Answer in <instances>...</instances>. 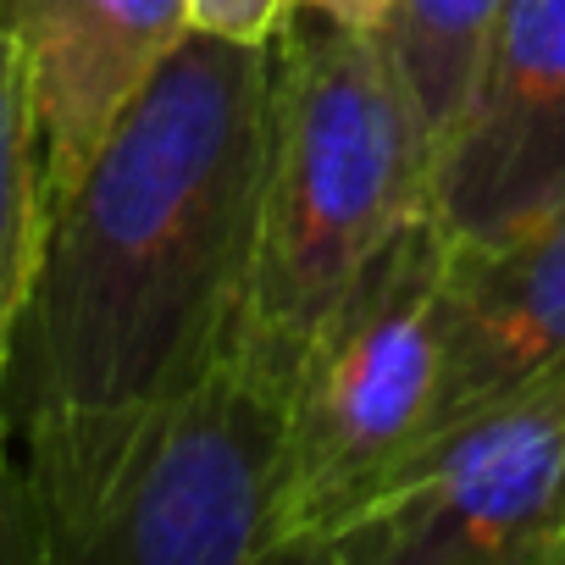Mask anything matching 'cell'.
Instances as JSON below:
<instances>
[{
    "mask_svg": "<svg viewBox=\"0 0 565 565\" xmlns=\"http://www.w3.org/2000/svg\"><path fill=\"white\" fill-rule=\"evenodd\" d=\"M45 244V150L18 34L0 18V466L12 460V350Z\"/></svg>",
    "mask_w": 565,
    "mask_h": 565,
    "instance_id": "9c48e42d",
    "label": "cell"
},
{
    "mask_svg": "<svg viewBox=\"0 0 565 565\" xmlns=\"http://www.w3.org/2000/svg\"><path fill=\"white\" fill-rule=\"evenodd\" d=\"M433 194V139L377 34L282 12L271 29L249 344L289 372L344 282Z\"/></svg>",
    "mask_w": 565,
    "mask_h": 565,
    "instance_id": "7a4b0ae2",
    "label": "cell"
},
{
    "mask_svg": "<svg viewBox=\"0 0 565 565\" xmlns=\"http://www.w3.org/2000/svg\"><path fill=\"white\" fill-rule=\"evenodd\" d=\"M554 372H565V200L515 233L449 244L427 438Z\"/></svg>",
    "mask_w": 565,
    "mask_h": 565,
    "instance_id": "52a82bcc",
    "label": "cell"
},
{
    "mask_svg": "<svg viewBox=\"0 0 565 565\" xmlns=\"http://www.w3.org/2000/svg\"><path fill=\"white\" fill-rule=\"evenodd\" d=\"M444 260V227L405 222L311 328L289 388V543L277 565H295L427 444Z\"/></svg>",
    "mask_w": 565,
    "mask_h": 565,
    "instance_id": "3957f363",
    "label": "cell"
},
{
    "mask_svg": "<svg viewBox=\"0 0 565 565\" xmlns=\"http://www.w3.org/2000/svg\"><path fill=\"white\" fill-rule=\"evenodd\" d=\"M295 12H311V18H328L339 29H355V34H383L394 0H289Z\"/></svg>",
    "mask_w": 565,
    "mask_h": 565,
    "instance_id": "4fadbf2b",
    "label": "cell"
},
{
    "mask_svg": "<svg viewBox=\"0 0 565 565\" xmlns=\"http://www.w3.org/2000/svg\"><path fill=\"white\" fill-rule=\"evenodd\" d=\"M493 12H499V0H394V12L377 34L422 111L433 156L466 106Z\"/></svg>",
    "mask_w": 565,
    "mask_h": 565,
    "instance_id": "30bf717a",
    "label": "cell"
},
{
    "mask_svg": "<svg viewBox=\"0 0 565 565\" xmlns=\"http://www.w3.org/2000/svg\"><path fill=\"white\" fill-rule=\"evenodd\" d=\"M289 388L238 328L139 433L67 565H277L289 543Z\"/></svg>",
    "mask_w": 565,
    "mask_h": 565,
    "instance_id": "277c9868",
    "label": "cell"
},
{
    "mask_svg": "<svg viewBox=\"0 0 565 565\" xmlns=\"http://www.w3.org/2000/svg\"><path fill=\"white\" fill-rule=\"evenodd\" d=\"M565 200V0H499L466 106L433 156L427 216L482 244Z\"/></svg>",
    "mask_w": 565,
    "mask_h": 565,
    "instance_id": "8992f818",
    "label": "cell"
},
{
    "mask_svg": "<svg viewBox=\"0 0 565 565\" xmlns=\"http://www.w3.org/2000/svg\"><path fill=\"white\" fill-rule=\"evenodd\" d=\"M0 565H51L45 559V521L23 466H0Z\"/></svg>",
    "mask_w": 565,
    "mask_h": 565,
    "instance_id": "8fae6325",
    "label": "cell"
},
{
    "mask_svg": "<svg viewBox=\"0 0 565 565\" xmlns=\"http://www.w3.org/2000/svg\"><path fill=\"white\" fill-rule=\"evenodd\" d=\"M18 34L45 150V211L156 62L189 34V0H0Z\"/></svg>",
    "mask_w": 565,
    "mask_h": 565,
    "instance_id": "ba28073f",
    "label": "cell"
},
{
    "mask_svg": "<svg viewBox=\"0 0 565 565\" xmlns=\"http://www.w3.org/2000/svg\"><path fill=\"white\" fill-rule=\"evenodd\" d=\"M295 565H565V372L427 438Z\"/></svg>",
    "mask_w": 565,
    "mask_h": 565,
    "instance_id": "5b68a950",
    "label": "cell"
},
{
    "mask_svg": "<svg viewBox=\"0 0 565 565\" xmlns=\"http://www.w3.org/2000/svg\"><path fill=\"white\" fill-rule=\"evenodd\" d=\"M266 95L271 40L189 29L45 211L7 405L51 565H67L139 433L249 317Z\"/></svg>",
    "mask_w": 565,
    "mask_h": 565,
    "instance_id": "6da1fadb",
    "label": "cell"
},
{
    "mask_svg": "<svg viewBox=\"0 0 565 565\" xmlns=\"http://www.w3.org/2000/svg\"><path fill=\"white\" fill-rule=\"evenodd\" d=\"M282 12H289V0H189V29L266 45L271 29L282 23Z\"/></svg>",
    "mask_w": 565,
    "mask_h": 565,
    "instance_id": "7c38bea8",
    "label": "cell"
}]
</instances>
